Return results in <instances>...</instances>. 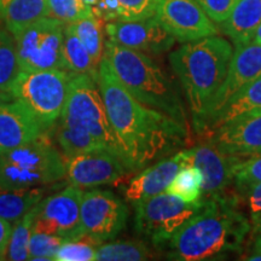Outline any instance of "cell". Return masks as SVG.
Returning a JSON list of instances; mask_svg holds the SVG:
<instances>
[{
	"label": "cell",
	"mask_w": 261,
	"mask_h": 261,
	"mask_svg": "<svg viewBox=\"0 0 261 261\" xmlns=\"http://www.w3.org/2000/svg\"><path fill=\"white\" fill-rule=\"evenodd\" d=\"M97 84L120 154L130 171L185 144L188 127L137 100L117 79L106 56L98 65Z\"/></svg>",
	"instance_id": "6da1fadb"
},
{
	"label": "cell",
	"mask_w": 261,
	"mask_h": 261,
	"mask_svg": "<svg viewBox=\"0 0 261 261\" xmlns=\"http://www.w3.org/2000/svg\"><path fill=\"white\" fill-rule=\"evenodd\" d=\"M250 224L238 211L236 200L223 194L208 197L202 212L167 242L171 260H223L242 249Z\"/></svg>",
	"instance_id": "7a4b0ae2"
},
{
	"label": "cell",
	"mask_w": 261,
	"mask_h": 261,
	"mask_svg": "<svg viewBox=\"0 0 261 261\" xmlns=\"http://www.w3.org/2000/svg\"><path fill=\"white\" fill-rule=\"evenodd\" d=\"M231 57L232 45L217 35L187 42L169 55V63L184 87L197 132L226 77Z\"/></svg>",
	"instance_id": "3957f363"
},
{
	"label": "cell",
	"mask_w": 261,
	"mask_h": 261,
	"mask_svg": "<svg viewBox=\"0 0 261 261\" xmlns=\"http://www.w3.org/2000/svg\"><path fill=\"white\" fill-rule=\"evenodd\" d=\"M103 56L108 58L120 83L137 100L189 128L180 92L151 57L112 40L104 44Z\"/></svg>",
	"instance_id": "277c9868"
},
{
	"label": "cell",
	"mask_w": 261,
	"mask_h": 261,
	"mask_svg": "<svg viewBox=\"0 0 261 261\" xmlns=\"http://www.w3.org/2000/svg\"><path fill=\"white\" fill-rule=\"evenodd\" d=\"M64 158L50 138L40 137L19 148L0 152V188L25 189L64 178Z\"/></svg>",
	"instance_id": "5b68a950"
},
{
	"label": "cell",
	"mask_w": 261,
	"mask_h": 261,
	"mask_svg": "<svg viewBox=\"0 0 261 261\" xmlns=\"http://www.w3.org/2000/svg\"><path fill=\"white\" fill-rule=\"evenodd\" d=\"M71 76L73 73L63 69L21 70L10 92L46 132L63 112Z\"/></svg>",
	"instance_id": "8992f818"
},
{
	"label": "cell",
	"mask_w": 261,
	"mask_h": 261,
	"mask_svg": "<svg viewBox=\"0 0 261 261\" xmlns=\"http://www.w3.org/2000/svg\"><path fill=\"white\" fill-rule=\"evenodd\" d=\"M60 125L89 130L104 148L122 159L97 80L90 75L73 74Z\"/></svg>",
	"instance_id": "52a82bcc"
},
{
	"label": "cell",
	"mask_w": 261,
	"mask_h": 261,
	"mask_svg": "<svg viewBox=\"0 0 261 261\" xmlns=\"http://www.w3.org/2000/svg\"><path fill=\"white\" fill-rule=\"evenodd\" d=\"M207 204L208 198L187 202L167 191L162 192L136 204V228L155 246H165Z\"/></svg>",
	"instance_id": "ba28073f"
},
{
	"label": "cell",
	"mask_w": 261,
	"mask_h": 261,
	"mask_svg": "<svg viewBox=\"0 0 261 261\" xmlns=\"http://www.w3.org/2000/svg\"><path fill=\"white\" fill-rule=\"evenodd\" d=\"M65 24L44 17L12 33L21 70H67L62 51Z\"/></svg>",
	"instance_id": "9c48e42d"
},
{
	"label": "cell",
	"mask_w": 261,
	"mask_h": 261,
	"mask_svg": "<svg viewBox=\"0 0 261 261\" xmlns=\"http://www.w3.org/2000/svg\"><path fill=\"white\" fill-rule=\"evenodd\" d=\"M80 188L70 187L42 198L33 208V232L58 236L65 240L84 234L81 227Z\"/></svg>",
	"instance_id": "30bf717a"
},
{
	"label": "cell",
	"mask_w": 261,
	"mask_h": 261,
	"mask_svg": "<svg viewBox=\"0 0 261 261\" xmlns=\"http://www.w3.org/2000/svg\"><path fill=\"white\" fill-rule=\"evenodd\" d=\"M81 227L97 240L116 237L126 226L128 210L121 198L106 190H91L81 196Z\"/></svg>",
	"instance_id": "8fae6325"
},
{
	"label": "cell",
	"mask_w": 261,
	"mask_h": 261,
	"mask_svg": "<svg viewBox=\"0 0 261 261\" xmlns=\"http://www.w3.org/2000/svg\"><path fill=\"white\" fill-rule=\"evenodd\" d=\"M64 178L80 189L114 184L130 171L115 152L100 148L64 159Z\"/></svg>",
	"instance_id": "7c38bea8"
},
{
	"label": "cell",
	"mask_w": 261,
	"mask_h": 261,
	"mask_svg": "<svg viewBox=\"0 0 261 261\" xmlns=\"http://www.w3.org/2000/svg\"><path fill=\"white\" fill-rule=\"evenodd\" d=\"M156 18L177 41L190 42L218 34L196 0H159Z\"/></svg>",
	"instance_id": "4fadbf2b"
},
{
	"label": "cell",
	"mask_w": 261,
	"mask_h": 261,
	"mask_svg": "<svg viewBox=\"0 0 261 261\" xmlns=\"http://www.w3.org/2000/svg\"><path fill=\"white\" fill-rule=\"evenodd\" d=\"M106 32L109 40L143 54H163L177 41L156 16L140 21H113L106 25Z\"/></svg>",
	"instance_id": "5bb4252c"
},
{
	"label": "cell",
	"mask_w": 261,
	"mask_h": 261,
	"mask_svg": "<svg viewBox=\"0 0 261 261\" xmlns=\"http://www.w3.org/2000/svg\"><path fill=\"white\" fill-rule=\"evenodd\" d=\"M259 76H261V45L250 41L248 44L236 46V50L231 57L230 65H228L226 77H225L219 91L215 93L212 99L202 128H203L205 121L212 115H214L221 107H224V104L238 90H241L243 86L252 83Z\"/></svg>",
	"instance_id": "9a60e30c"
},
{
	"label": "cell",
	"mask_w": 261,
	"mask_h": 261,
	"mask_svg": "<svg viewBox=\"0 0 261 261\" xmlns=\"http://www.w3.org/2000/svg\"><path fill=\"white\" fill-rule=\"evenodd\" d=\"M210 143L226 155H261V113L244 115L211 133Z\"/></svg>",
	"instance_id": "2e32d148"
},
{
	"label": "cell",
	"mask_w": 261,
	"mask_h": 261,
	"mask_svg": "<svg viewBox=\"0 0 261 261\" xmlns=\"http://www.w3.org/2000/svg\"><path fill=\"white\" fill-rule=\"evenodd\" d=\"M189 152V165L202 174V194L208 197L220 195L233 180V167L241 158L226 155L210 142L195 146Z\"/></svg>",
	"instance_id": "e0dca14e"
},
{
	"label": "cell",
	"mask_w": 261,
	"mask_h": 261,
	"mask_svg": "<svg viewBox=\"0 0 261 261\" xmlns=\"http://www.w3.org/2000/svg\"><path fill=\"white\" fill-rule=\"evenodd\" d=\"M189 165L188 150L177 152L144 169L130 180L125 190L126 201L133 205L167 191L173 179L182 167Z\"/></svg>",
	"instance_id": "ac0fdd59"
},
{
	"label": "cell",
	"mask_w": 261,
	"mask_h": 261,
	"mask_svg": "<svg viewBox=\"0 0 261 261\" xmlns=\"http://www.w3.org/2000/svg\"><path fill=\"white\" fill-rule=\"evenodd\" d=\"M45 133L17 100L0 104V152L28 144Z\"/></svg>",
	"instance_id": "d6986e66"
},
{
	"label": "cell",
	"mask_w": 261,
	"mask_h": 261,
	"mask_svg": "<svg viewBox=\"0 0 261 261\" xmlns=\"http://www.w3.org/2000/svg\"><path fill=\"white\" fill-rule=\"evenodd\" d=\"M255 113H261V76L238 90L224 107L205 121L201 132L211 135L237 117Z\"/></svg>",
	"instance_id": "ffe728a7"
},
{
	"label": "cell",
	"mask_w": 261,
	"mask_h": 261,
	"mask_svg": "<svg viewBox=\"0 0 261 261\" xmlns=\"http://www.w3.org/2000/svg\"><path fill=\"white\" fill-rule=\"evenodd\" d=\"M261 23V0H237L221 31L232 40L234 47L253 40L254 33Z\"/></svg>",
	"instance_id": "44dd1931"
},
{
	"label": "cell",
	"mask_w": 261,
	"mask_h": 261,
	"mask_svg": "<svg viewBox=\"0 0 261 261\" xmlns=\"http://www.w3.org/2000/svg\"><path fill=\"white\" fill-rule=\"evenodd\" d=\"M0 17L12 34L38 19L48 17L47 0H0Z\"/></svg>",
	"instance_id": "7402d4cb"
},
{
	"label": "cell",
	"mask_w": 261,
	"mask_h": 261,
	"mask_svg": "<svg viewBox=\"0 0 261 261\" xmlns=\"http://www.w3.org/2000/svg\"><path fill=\"white\" fill-rule=\"evenodd\" d=\"M44 198V189L0 188V217L16 223Z\"/></svg>",
	"instance_id": "603a6c76"
},
{
	"label": "cell",
	"mask_w": 261,
	"mask_h": 261,
	"mask_svg": "<svg viewBox=\"0 0 261 261\" xmlns=\"http://www.w3.org/2000/svg\"><path fill=\"white\" fill-rule=\"evenodd\" d=\"M63 60L65 68L73 74H87L97 80L98 65L87 52L86 47L75 34L70 23L64 25L63 33Z\"/></svg>",
	"instance_id": "cb8c5ba5"
},
{
	"label": "cell",
	"mask_w": 261,
	"mask_h": 261,
	"mask_svg": "<svg viewBox=\"0 0 261 261\" xmlns=\"http://www.w3.org/2000/svg\"><path fill=\"white\" fill-rule=\"evenodd\" d=\"M56 140L64 159L104 148L89 130L80 127H67L60 123L56 128Z\"/></svg>",
	"instance_id": "d4e9b609"
},
{
	"label": "cell",
	"mask_w": 261,
	"mask_h": 261,
	"mask_svg": "<svg viewBox=\"0 0 261 261\" xmlns=\"http://www.w3.org/2000/svg\"><path fill=\"white\" fill-rule=\"evenodd\" d=\"M103 19L97 15H91L79 21L70 23L75 34L86 47L87 52L97 65L104 55V37H103Z\"/></svg>",
	"instance_id": "484cf974"
},
{
	"label": "cell",
	"mask_w": 261,
	"mask_h": 261,
	"mask_svg": "<svg viewBox=\"0 0 261 261\" xmlns=\"http://www.w3.org/2000/svg\"><path fill=\"white\" fill-rule=\"evenodd\" d=\"M151 256L149 247L140 241H117L100 244L96 260L102 261H142Z\"/></svg>",
	"instance_id": "4316f807"
},
{
	"label": "cell",
	"mask_w": 261,
	"mask_h": 261,
	"mask_svg": "<svg viewBox=\"0 0 261 261\" xmlns=\"http://www.w3.org/2000/svg\"><path fill=\"white\" fill-rule=\"evenodd\" d=\"M21 71L15 39L6 31H0V90H11Z\"/></svg>",
	"instance_id": "83f0119b"
},
{
	"label": "cell",
	"mask_w": 261,
	"mask_h": 261,
	"mask_svg": "<svg viewBox=\"0 0 261 261\" xmlns=\"http://www.w3.org/2000/svg\"><path fill=\"white\" fill-rule=\"evenodd\" d=\"M103 242L90 234H81L79 237L65 240L58 248L55 260L56 261H93L96 260L98 247Z\"/></svg>",
	"instance_id": "f1b7e54d"
},
{
	"label": "cell",
	"mask_w": 261,
	"mask_h": 261,
	"mask_svg": "<svg viewBox=\"0 0 261 261\" xmlns=\"http://www.w3.org/2000/svg\"><path fill=\"white\" fill-rule=\"evenodd\" d=\"M167 192L187 202L200 201L202 195V174L195 166L188 165L177 173Z\"/></svg>",
	"instance_id": "f546056e"
},
{
	"label": "cell",
	"mask_w": 261,
	"mask_h": 261,
	"mask_svg": "<svg viewBox=\"0 0 261 261\" xmlns=\"http://www.w3.org/2000/svg\"><path fill=\"white\" fill-rule=\"evenodd\" d=\"M33 210V208H32ZM23 215L12 226L5 260H29V242L33 233V212Z\"/></svg>",
	"instance_id": "4dcf8cb0"
},
{
	"label": "cell",
	"mask_w": 261,
	"mask_h": 261,
	"mask_svg": "<svg viewBox=\"0 0 261 261\" xmlns=\"http://www.w3.org/2000/svg\"><path fill=\"white\" fill-rule=\"evenodd\" d=\"M48 17L56 18L63 23L74 22L93 15L92 6L84 0H47Z\"/></svg>",
	"instance_id": "1f68e13d"
},
{
	"label": "cell",
	"mask_w": 261,
	"mask_h": 261,
	"mask_svg": "<svg viewBox=\"0 0 261 261\" xmlns=\"http://www.w3.org/2000/svg\"><path fill=\"white\" fill-rule=\"evenodd\" d=\"M119 5L117 21H140L154 17L159 0H116Z\"/></svg>",
	"instance_id": "d6a6232c"
},
{
	"label": "cell",
	"mask_w": 261,
	"mask_h": 261,
	"mask_svg": "<svg viewBox=\"0 0 261 261\" xmlns=\"http://www.w3.org/2000/svg\"><path fill=\"white\" fill-rule=\"evenodd\" d=\"M65 238L52 234L33 232L29 242V260H55L58 248Z\"/></svg>",
	"instance_id": "836d02e7"
},
{
	"label": "cell",
	"mask_w": 261,
	"mask_h": 261,
	"mask_svg": "<svg viewBox=\"0 0 261 261\" xmlns=\"http://www.w3.org/2000/svg\"><path fill=\"white\" fill-rule=\"evenodd\" d=\"M233 181L236 187L261 181V155L249 156V159H241L233 167Z\"/></svg>",
	"instance_id": "e575fe53"
},
{
	"label": "cell",
	"mask_w": 261,
	"mask_h": 261,
	"mask_svg": "<svg viewBox=\"0 0 261 261\" xmlns=\"http://www.w3.org/2000/svg\"><path fill=\"white\" fill-rule=\"evenodd\" d=\"M205 15L215 23H223L232 11L237 0H196Z\"/></svg>",
	"instance_id": "d590c367"
},
{
	"label": "cell",
	"mask_w": 261,
	"mask_h": 261,
	"mask_svg": "<svg viewBox=\"0 0 261 261\" xmlns=\"http://www.w3.org/2000/svg\"><path fill=\"white\" fill-rule=\"evenodd\" d=\"M237 189L246 197L253 221L256 220L257 218L261 217V181L250 182V184L243 185Z\"/></svg>",
	"instance_id": "8d00e7d4"
},
{
	"label": "cell",
	"mask_w": 261,
	"mask_h": 261,
	"mask_svg": "<svg viewBox=\"0 0 261 261\" xmlns=\"http://www.w3.org/2000/svg\"><path fill=\"white\" fill-rule=\"evenodd\" d=\"M12 232V223L0 217V260L6 259V250Z\"/></svg>",
	"instance_id": "74e56055"
},
{
	"label": "cell",
	"mask_w": 261,
	"mask_h": 261,
	"mask_svg": "<svg viewBox=\"0 0 261 261\" xmlns=\"http://www.w3.org/2000/svg\"><path fill=\"white\" fill-rule=\"evenodd\" d=\"M242 259L249 261H261V236L256 238L250 252L247 254V256H243Z\"/></svg>",
	"instance_id": "f35d334b"
},
{
	"label": "cell",
	"mask_w": 261,
	"mask_h": 261,
	"mask_svg": "<svg viewBox=\"0 0 261 261\" xmlns=\"http://www.w3.org/2000/svg\"><path fill=\"white\" fill-rule=\"evenodd\" d=\"M11 100H14V97H12L11 92H9V91L0 90V104L6 103V102H11Z\"/></svg>",
	"instance_id": "ab89813d"
},
{
	"label": "cell",
	"mask_w": 261,
	"mask_h": 261,
	"mask_svg": "<svg viewBox=\"0 0 261 261\" xmlns=\"http://www.w3.org/2000/svg\"><path fill=\"white\" fill-rule=\"evenodd\" d=\"M252 41L261 45V23L259 24V27L256 28L255 33H254V37H253V40Z\"/></svg>",
	"instance_id": "60d3db41"
},
{
	"label": "cell",
	"mask_w": 261,
	"mask_h": 261,
	"mask_svg": "<svg viewBox=\"0 0 261 261\" xmlns=\"http://www.w3.org/2000/svg\"><path fill=\"white\" fill-rule=\"evenodd\" d=\"M253 223H254V227H255V230L259 231V232L261 233V217L257 218L256 220H254Z\"/></svg>",
	"instance_id": "b9f144b4"
},
{
	"label": "cell",
	"mask_w": 261,
	"mask_h": 261,
	"mask_svg": "<svg viewBox=\"0 0 261 261\" xmlns=\"http://www.w3.org/2000/svg\"><path fill=\"white\" fill-rule=\"evenodd\" d=\"M85 3H86L87 5H90V6H94L98 3V0H84Z\"/></svg>",
	"instance_id": "7bdbcfd3"
}]
</instances>
